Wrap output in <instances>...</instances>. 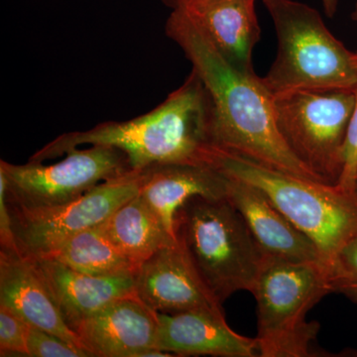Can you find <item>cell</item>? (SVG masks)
Listing matches in <instances>:
<instances>
[{
  "label": "cell",
  "mask_w": 357,
  "mask_h": 357,
  "mask_svg": "<svg viewBox=\"0 0 357 357\" xmlns=\"http://www.w3.org/2000/svg\"><path fill=\"white\" fill-rule=\"evenodd\" d=\"M328 278L332 293L342 294L357 306V234L333 258Z\"/></svg>",
  "instance_id": "obj_20"
},
{
  "label": "cell",
  "mask_w": 357,
  "mask_h": 357,
  "mask_svg": "<svg viewBox=\"0 0 357 357\" xmlns=\"http://www.w3.org/2000/svg\"><path fill=\"white\" fill-rule=\"evenodd\" d=\"M141 178V171H130L105 181L75 201L52 208H9L20 255L42 257L70 237L102 225L139 192Z\"/></svg>",
  "instance_id": "obj_9"
},
{
  "label": "cell",
  "mask_w": 357,
  "mask_h": 357,
  "mask_svg": "<svg viewBox=\"0 0 357 357\" xmlns=\"http://www.w3.org/2000/svg\"><path fill=\"white\" fill-rule=\"evenodd\" d=\"M354 194L357 197V169H356V187H354Z\"/></svg>",
  "instance_id": "obj_27"
},
{
  "label": "cell",
  "mask_w": 357,
  "mask_h": 357,
  "mask_svg": "<svg viewBox=\"0 0 357 357\" xmlns=\"http://www.w3.org/2000/svg\"><path fill=\"white\" fill-rule=\"evenodd\" d=\"M185 1H187V0H162V2H163L166 6H168L169 8L172 9V10Z\"/></svg>",
  "instance_id": "obj_26"
},
{
  "label": "cell",
  "mask_w": 357,
  "mask_h": 357,
  "mask_svg": "<svg viewBox=\"0 0 357 357\" xmlns=\"http://www.w3.org/2000/svg\"><path fill=\"white\" fill-rule=\"evenodd\" d=\"M95 276L136 274L138 266L110 238L105 222L79 232L42 257Z\"/></svg>",
  "instance_id": "obj_18"
},
{
  "label": "cell",
  "mask_w": 357,
  "mask_h": 357,
  "mask_svg": "<svg viewBox=\"0 0 357 357\" xmlns=\"http://www.w3.org/2000/svg\"><path fill=\"white\" fill-rule=\"evenodd\" d=\"M0 244L1 250L18 251L13 229V218L6 199V183L0 176Z\"/></svg>",
  "instance_id": "obj_24"
},
{
  "label": "cell",
  "mask_w": 357,
  "mask_h": 357,
  "mask_svg": "<svg viewBox=\"0 0 357 357\" xmlns=\"http://www.w3.org/2000/svg\"><path fill=\"white\" fill-rule=\"evenodd\" d=\"M141 174L139 195L174 239L176 215L190 199L227 197L229 177L213 167L158 164Z\"/></svg>",
  "instance_id": "obj_16"
},
{
  "label": "cell",
  "mask_w": 357,
  "mask_h": 357,
  "mask_svg": "<svg viewBox=\"0 0 357 357\" xmlns=\"http://www.w3.org/2000/svg\"><path fill=\"white\" fill-rule=\"evenodd\" d=\"M27 349L29 357H93L86 349L31 326L28 328Z\"/></svg>",
  "instance_id": "obj_22"
},
{
  "label": "cell",
  "mask_w": 357,
  "mask_h": 357,
  "mask_svg": "<svg viewBox=\"0 0 357 357\" xmlns=\"http://www.w3.org/2000/svg\"><path fill=\"white\" fill-rule=\"evenodd\" d=\"M135 279L138 297L155 312L208 310L225 314L177 239L141 263Z\"/></svg>",
  "instance_id": "obj_10"
},
{
  "label": "cell",
  "mask_w": 357,
  "mask_h": 357,
  "mask_svg": "<svg viewBox=\"0 0 357 357\" xmlns=\"http://www.w3.org/2000/svg\"><path fill=\"white\" fill-rule=\"evenodd\" d=\"M256 0H187L180 9L201 28L232 67L255 73L253 50L261 39Z\"/></svg>",
  "instance_id": "obj_15"
},
{
  "label": "cell",
  "mask_w": 357,
  "mask_h": 357,
  "mask_svg": "<svg viewBox=\"0 0 357 357\" xmlns=\"http://www.w3.org/2000/svg\"><path fill=\"white\" fill-rule=\"evenodd\" d=\"M354 100V91H298L274 98L282 138L326 184L337 185L342 175Z\"/></svg>",
  "instance_id": "obj_7"
},
{
  "label": "cell",
  "mask_w": 357,
  "mask_h": 357,
  "mask_svg": "<svg viewBox=\"0 0 357 357\" xmlns=\"http://www.w3.org/2000/svg\"><path fill=\"white\" fill-rule=\"evenodd\" d=\"M213 121L210 93L192 70L182 86L151 112L129 121H107L89 130L62 134L29 161L58 158L83 145H105L123 152L136 171L158 164L208 166Z\"/></svg>",
  "instance_id": "obj_2"
},
{
  "label": "cell",
  "mask_w": 357,
  "mask_h": 357,
  "mask_svg": "<svg viewBox=\"0 0 357 357\" xmlns=\"http://www.w3.org/2000/svg\"><path fill=\"white\" fill-rule=\"evenodd\" d=\"M48 284L70 330L112 301L137 296L135 274L95 276L48 258H31Z\"/></svg>",
  "instance_id": "obj_17"
},
{
  "label": "cell",
  "mask_w": 357,
  "mask_h": 357,
  "mask_svg": "<svg viewBox=\"0 0 357 357\" xmlns=\"http://www.w3.org/2000/svg\"><path fill=\"white\" fill-rule=\"evenodd\" d=\"M28 328L20 316L0 305V356H28Z\"/></svg>",
  "instance_id": "obj_21"
},
{
  "label": "cell",
  "mask_w": 357,
  "mask_h": 357,
  "mask_svg": "<svg viewBox=\"0 0 357 357\" xmlns=\"http://www.w3.org/2000/svg\"><path fill=\"white\" fill-rule=\"evenodd\" d=\"M105 227L117 248L138 266L162 246L176 241L169 236L139 192L119 206L105 220Z\"/></svg>",
  "instance_id": "obj_19"
},
{
  "label": "cell",
  "mask_w": 357,
  "mask_h": 357,
  "mask_svg": "<svg viewBox=\"0 0 357 357\" xmlns=\"http://www.w3.org/2000/svg\"><path fill=\"white\" fill-rule=\"evenodd\" d=\"M0 305L28 325L83 349L77 333L66 323L36 263L18 251L0 250Z\"/></svg>",
  "instance_id": "obj_12"
},
{
  "label": "cell",
  "mask_w": 357,
  "mask_h": 357,
  "mask_svg": "<svg viewBox=\"0 0 357 357\" xmlns=\"http://www.w3.org/2000/svg\"><path fill=\"white\" fill-rule=\"evenodd\" d=\"M165 31L184 52L192 70L210 93L213 147L272 170L323 182L296 158L282 138L275 119L274 98L261 77L232 67L206 33L180 9H173Z\"/></svg>",
  "instance_id": "obj_1"
},
{
  "label": "cell",
  "mask_w": 357,
  "mask_h": 357,
  "mask_svg": "<svg viewBox=\"0 0 357 357\" xmlns=\"http://www.w3.org/2000/svg\"><path fill=\"white\" fill-rule=\"evenodd\" d=\"M158 312L138 296L112 301L82 321L76 333L93 357H140L157 349Z\"/></svg>",
  "instance_id": "obj_11"
},
{
  "label": "cell",
  "mask_w": 357,
  "mask_h": 357,
  "mask_svg": "<svg viewBox=\"0 0 357 357\" xmlns=\"http://www.w3.org/2000/svg\"><path fill=\"white\" fill-rule=\"evenodd\" d=\"M175 236L213 297L252 292L265 255L229 199L194 197L178 211Z\"/></svg>",
  "instance_id": "obj_5"
},
{
  "label": "cell",
  "mask_w": 357,
  "mask_h": 357,
  "mask_svg": "<svg viewBox=\"0 0 357 357\" xmlns=\"http://www.w3.org/2000/svg\"><path fill=\"white\" fill-rule=\"evenodd\" d=\"M132 170L123 152L105 145L70 150L64 159L51 165L34 161L15 165L0 161L7 203L9 208L20 210L70 203L105 181Z\"/></svg>",
  "instance_id": "obj_8"
},
{
  "label": "cell",
  "mask_w": 357,
  "mask_h": 357,
  "mask_svg": "<svg viewBox=\"0 0 357 357\" xmlns=\"http://www.w3.org/2000/svg\"><path fill=\"white\" fill-rule=\"evenodd\" d=\"M356 56L357 63V51ZM354 96H356V100H354V112H352L344 145V169L337 183L338 187L352 194H354V187H356L357 169V88L354 91Z\"/></svg>",
  "instance_id": "obj_23"
},
{
  "label": "cell",
  "mask_w": 357,
  "mask_h": 357,
  "mask_svg": "<svg viewBox=\"0 0 357 357\" xmlns=\"http://www.w3.org/2000/svg\"><path fill=\"white\" fill-rule=\"evenodd\" d=\"M332 293L325 265L268 257L252 294L257 309L259 357L312 356L319 323L307 312Z\"/></svg>",
  "instance_id": "obj_6"
},
{
  "label": "cell",
  "mask_w": 357,
  "mask_h": 357,
  "mask_svg": "<svg viewBox=\"0 0 357 357\" xmlns=\"http://www.w3.org/2000/svg\"><path fill=\"white\" fill-rule=\"evenodd\" d=\"M225 198L243 215L265 255L288 261L325 265L311 239L298 229L261 190L229 177Z\"/></svg>",
  "instance_id": "obj_14"
},
{
  "label": "cell",
  "mask_w": 357,
  "mask_h": 357,
  "mask_svg": "<svg viewBox=\"0 0 357 357\" xmlns=\"http://www.w3.org/2000/svg\"><path fill=\"white\" fill-rule=\"evenodd\" d=\"M156 347L176 356H259L255 337L239 335L225 314L208 310L158 312Z\"/></svg>",
  "instance_id": "obj_13"
},
{
  "label": "cell",
  "mask_w": 357,
  "mask_h": 357,
  "mask_svg": "<svg viewBox=\"0 0 357 357\" xmlns=\"http://www.w3.org/2000/svg\"><path fill=\"white\" fill-rule=\"evenodd\" d=\"M208 166L261 190L271 203L319 249L326 270L357 234V197L337 185L272 170L211 146Z\"/></svg>",
  "instance_id": "obj_3"
},
{
  "label": "cell",
  "mask_w": 357,
  "mask_h": 357,
  "mask_svg": "<svg viewBox=\"0 0 357 357\" xmlns=\"http://www.w3.org/2000/svg\"><path fill=\"white\" fill-rule=\"evenodd\" d=\"M321 4H323L326 15L328 17L333 18L337 11L338 0H321ZM352 20L357 21V0L356 8H354V13H352Z\"/></svg>",
  "instance_id": "obj_25"
},
{
  "label": "cell",
  "mask_w": 357,
  "mask_h": 357,
  "mask_svg": "<svg viewBox=\"0 0 357 357\" xmlns=\"http://www.w3.org/2000/svg\"><path fill=\"white\" fill-rule=\"evenodd\" d=\"M263 4L278 41L276 59L261 77L273 98L298 91H356V52L333 36L317 9L295 0Z\"/></svg>",
  "instance_id": "obj_4"
}]
</instances>
